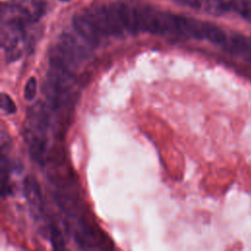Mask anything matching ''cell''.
<instances>
[{"mask_svg":"<svg viewBox=\"0 0 251 251\" xmlns=\"http://www.w3.org/2000/svg\"><path fill=\"white\" fill-rule=\"evenodd\" d=\"M49 124L47 107L44 103L33 104L27 112L25 123L24 136L26 142L34 138H46V132Z\"/></svg>","mask_w":251,"mask_h":251,"instance_id":"cell-1","label":"cell"},{"mask_svg":"<svg viewBox=\"0 0 251 251\" xmlns=\"http://www.w3.org/2000/svg\"><path fill=\"white\" fill-rule=\"evenodd\" d=\"M73 25L75 31L91 45H97L100 42L102 34L86 12L83 15L75 16L73 19Z\"/></svg>","mask_w":251,"mask_h":251,"instance_id":"cell-2","label":"cell"},{"mask_svg":"<svg viewBox=\"0 0 251 251\" xmlns=\"http://www.w3.org/2000/svg\"><path fill=\"white\" fill-rule=\"evenodd\" d=\"M43 93L47 101V105L52 110H58L70 102L71 91L63 89L48 80L44 84Z\"/></svg>","mask_w":251,"mask_h":251,"instance_id":"cell-3","label":"cell"},{"mask_svg":"<svg viewBox=\"0 0 251 251\" xmlns=\"http://www.w3.org/2000/svg\"><path fill=\"white\" fill-rule=\"evenodd\" d=\"M59 45L75 64L86 59L88 56L87 49L70 33L65 32L61 34Z\"/></svg>","mask_w":251,"mask_h":251,"instance_id":"cell-4","label":"cell"},{"mask_svg":"<svg viewBox=\"0 0 251 251\" xmlns=\"http://www.w3.org/2000/svg\"><path fill=\"white\" fill-rule=\"evenodd\" d=\"M24 194L28 204L36 209L41 210L43 206L41 190L36 178L32 176H27L24 180Z\"/></svg>","mask_w":251,"mask_h":251,"instance_id":"cell-5","label":"cell"},{"mask_svg":"<svg viewBox=\"0 0 251 251\" xmlns=\"http://www.w3.org/2000/svg\"><path fill=\"white\" fill-rule=\"evenodd\" d=\"M29 145V156L40 166H44L47 160V139L34 138L27 142Z\"/></svg>","mask_w":251,"mask_h":251,"instance_id":"cell-6","label":"cell"},{"mask_svg":"<svg viewBox=\"0 0 251 251\" xmlns=\"http://www.w3.org/2000/svg\"><path fill=\"white\" fill-rule=\"evenodd\" d=\"M203 31L204 38L214 44L225 46L227 42V36L225 33V31L214 24L204 22Z\"/></svg>","mask_w":251,"mask_h":251,"instance_id":"cell-7","label":"cell"},{"mask_svg":"<svg viewBox=\"0 0 251 251\" xmlns=\"http://www.w3.org/2000/svg\"><path fill=\"white\" fill-rule=\"evenodd\" d=\"M50 241L54 249L61 250L65 248V241H64L63 234L56 226H51L50 228Z\"/></svg>","mask_w":251,"mask_h":251,"instance_id":"cell-8","label":"cell"},{"mask_svg":"<svg viewBox=\"0 0 251 251\" xmlns=\"http://www.w3.org/2000/svg\"><path fill=\"white\" fill-rule=\"evenodd\" d=\"M36 91H37V81H36L35 77L31 76L28 78V80L26 81L25 88H24L25 99L27 101H31L35 97Z\"/></svg>","mask_w":251,"mask_h":251,"instance_id":"cell-9","label":"cell"},{"mask_svg":"<svg viewBox=\"0 0 251 251\" xmlns=\"http://www.w3.org/2000/svg\"><path fill=\"white\" fill-rule=\"evenodd\" d=\"M1 109L4 113L8 115L14 114L17 111V106L14 100L6 93L1 94Z\"/></svg>","mask_w":251,"mask_h":251,"instance_id":"cell-10","label":"cell"}]
</instances>
